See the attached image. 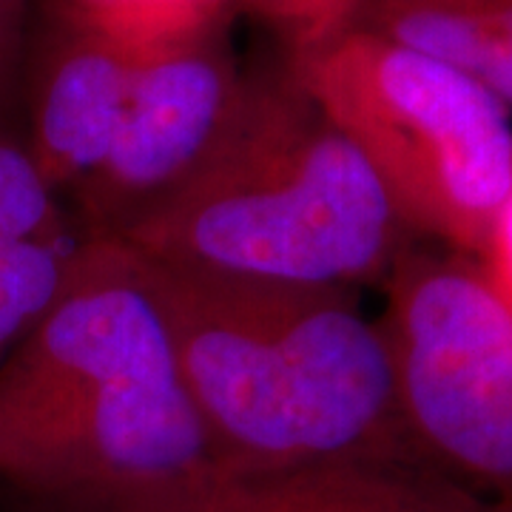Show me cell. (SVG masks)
<instances>
[{
    "label": "cell",
    "instance_id": "obj_1",
    "mask_svg": "<svg viewBox=\"0 0 512 512\" xmlns=\"http://www.w3.org/2000/svg\"><path fill=\"white\" fill-rule=\"evenodd\" d=\"M143 262L214 470L424 461L404 421L382 319L367 316L359 291Z\"/></svg>",
    "mask_w": 512,
    "mask_h": 512
},
{
    "label": "cell",
    "instance_id": "obj_2",
    "mask_svg": "<svg viewBox=\"0 0 512 512\" xmlns=\"http://www.w3.org/2000/svg\"><path fill=\"white\" fill-rule=\"evenodd\" d=\"M214 470L146 262L89 239L49 313L0 365V478L57 507Z\"/></svg>",
    "mask_w": 512,
    "mask_h": 512
},
{
    "label": "cell",
    "instance_id": "obj_3",
    "mask_svg": "<svg viewBox=\"0 0 512 512\" xmlns=\"http://www.w3.org/2000/svg\"><path fill=\"white\" fill-rule=\"evenodd\" d=\"M416 242L362 151L282 60L245 74L211 157L120 245L180 271L362 291Z\"/></svg>",
    "mask_w": 512,
    "mask_h": 512
},
{
    "label": "cell",
    "instance_id": "obj_4",
    "mask_svg": "<svg viewBox=\"0 0 512 512\" xmlns=\"http://www.w3.org/2000/svg\"><path fill=\"white\" fill-rule=\"evenodd\" d=\"M285 63L416 239L476 259L512 188L510 111L453 66L362 26Z\"/></svg>",
    "mask_w": 512,
    "mask_h": 512
},
{
    "label": "cell",
    "instance_id": "obj_5",
    "mask_svg": "<svg viewBox=\"0 0 512 512\" xmlns=\"http://www.w3.org/2000/svg\"><path fill=\"white\" fill-rule=\"evenodd\" d=\"M382 328L427 464L512 512V313L473 256L416 242L384 282Z\"/></svg>",
    "mask_w": 512,
    "mask_h": 512
},
{
    "label": "cell",
    "instance_id": "obj_6",
    "mask_svg": "<svg viewBox=\"0 0 512 512\" xmlns=\"http://www.w3.org/2000/svg\"><path fill=\"white\" fill-rule=\"evenodd\" d=\"M245 74L222 26L140 52L109 154L69 200L80 231L123 242L180 194L231 126Z\"/></svg>",
    "mask_w": 512,
    "mask_h": 512
},
{
    "label": "cell",
    "instance_id": "obj_7",
    "mask_svg": "<svg viewBox=\"0 0 512 512\" xmlns=\"http://www.w3.org/2000/svg\"><path fill=\"white\" fill-rule=\"evenodd\" d=\"M57 512H510L427 461H342L276 473L208 470L148 493Z\"/></svg>",
    "mask_w": 512,
    "mask_h": 512
},
{
    "label": "cell",
    "instance_id": "obj_8",
    "mask_svg": "<svg viewBox=\"0 0 512 512\" xmlns=\"http://www.w3.org/2000/svg\"><path fill=\"white\" fill-rule=\"evenodd\" d=\"M140 52L57 3L29 74V134L37 168L63 200L106 160L126 114Z\"/></svg>",
    "mask_w": 512,
    "mask_h": 512
},
{
    "label": "cell",
    "instance_id": "obj_9",
    "mask_svg": "<svg viewBox=\"0 0 512 512\" xmlns=\"http://www.w3.org/2000/svg\"><path fill=\"white\" fill-rule=\"evenodd\" d=\"M359 26L453 66L512 114V0H365Z\"/></svg>",
    "mask_w": 512,
    "mask_h": 512
},
{
    "label": "cell",
    "instance_id": "obj_10",
    "mask_svg": "<svg viewBox=\"0 0 512 512\" xmlns=\"http://www.w3.org/2000/svg\"><path fill=\"white\" fill-rule=\"evenodd\" d=\"M86 248L80 228L23 234L0 225V365L66 291Z\"/></svg>",
    "mask_w": 512,
    "mask_h": 512
},
{
    "label": "cell",
    "instance_id": "obj_11",
    "mask_svg": "<svg viewBox=\"0 0 512 512\" xmlns=\"http://www.w3.org/2000/svg\"><path fill=\"white\" fill-rule=\"evenodd\" d=\"M94 29L137 52L222 26L234 0H60Z\"/></svg>",
    "mask_w": 512,
    "mask_h": 512
},
{
    "label": "cell",
    "instance_id": "obj_12",
    "mask_svg": "<svg viewBox=\"0 0 512 512\" xmlns=\"http://www.w3.org/2000/svg\"><path fill=\"white\" fill-rule=\"evenodd\" d=\"M285 43V57L305 55L359 26L365 0H234Z\"/></svg>",
    "mask_w": 512,
    "mask_h": 512
},
{
    "label": "cell",
    "instance_id": "obj_13",
    "mask_svg": "<svg viewBox=\"0 0 512 512\" xmlns=\"http://www.w3.org/2000/svg\"><path fill=\"white\" fill-rule=\"evenodd\" d=\"M476 262L487 285L512 313V188L501 202V208L495 211Z\"/></svg>",
    "mask_w": 512,
    "mask_h": 512
},
{
    "label": "cell",
    "instance_id": "obj_14",
    "mask_svg": "<svg viewBox=\"0 0 512 512\" xmlns=\"http://www.w3.org/2000/svg\"><path fill=\"white\" fill-rule=\"evenodd\" d=\"M29 0H0V109L18 89L26 49Z\"/></svg>",
    "mask_w": 512,
    "mask_h": 512
}]
</instances>
